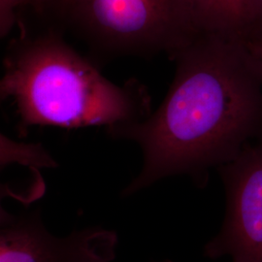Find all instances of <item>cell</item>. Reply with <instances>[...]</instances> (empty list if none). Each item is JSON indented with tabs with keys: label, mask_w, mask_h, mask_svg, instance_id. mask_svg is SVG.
<instances>
[{
	"label": "cell",
	"mask_w": 262,
	"mask_h": 262,
	"mask_svg": "<svg viewBox=\"0 0 262 262\" xmlns=\"http://www.w3.org/2000/svg\"><path fill=\"white\" fill-rule=\"evenodd\" d=\"M175 75L162 103L140 122L107 129L135 142L143 165L122 191L187 175L199 187L262 137V66L241 38L199 31L170 56Z\"/></svg>",
	"instance_id": "6da1fadb"
},
{
	"label": "cell",
	"mask_w": 262,
	"mask_h": 262,
	"mask_svg": "<svg viewBox=\"0 0 262 262\" xmlns=\"http://www.w3.org/2000/svg\"><path fill=\"white\" fill-rule=\"evenodd\" d=\"M0 94L13 101L21 130L34 125L110 129L140 122L151 113L143 84H114L54 32L11 42Z\"/></svg>",
	"instance_id": "7a4b0ae2"
},
{
	"label": "cell",
	"mask_w": 262,
	"mask_h": 262,
	"mask_svg": "<svg viewBox=\"0 0 262 262\" xmlns=\"http://www.w3.org/2000/svg\"><path fill=\"white\" fill-rule=\"evenodd\" d=\"M52 5L102 56H171L199 32L186 0H55Z\"/></svg>",
	"instance_id": "3957f363"
},
{
	"label": "cell",
	"mask_w": 262,
	"mask_h": 262,
	"mask_svg": "<svg viewBox=\"0 0 262 262\" xmlns=\"http://www.w3.org/2000/svg\"><path fill=\"white\" fill-rule=\"evenodd\" d=\"M217 170L225 187V216L204 253L212 259L262 262V137Z\"/></svg>",
	"instance_id": "277c9868"
},
{
	"label": "cell",
	"mask_w": 262,
	"mask_h": 262,
	"mask_svg": "<svg viewBox=\"0 0 262 262\" xmlns=\"http://www.w3.org/2000/svg\"><path fill=\"white\" fill-rule=\"evenodd\" d=\"M0 262H112L118 236L91 227L64 238L51 234L39 211L12 215L1 210Z\"/></svg>",
	"instance_id": "5b68a950"
},
{
	"label": "cell",
	"mask_w": 262,
	"mask_h": 262,
	"mask_svg": "<svg viewBox=\"0 0 262 262\" xmlns=\"http://www.w3.org/2000/svg\"><path fill=\"white\" fill-rule=\"evenodd\" d=\"M241 1L186 0L198 31L217 32L239 38H241Z\"/></svg>",
	"instance_id": "8992f818"
},
{
	"label": "cell",
	"mask_w": 262,
	"mask_h": 262,
	"mask_svg": "<svg viewBox=\"0 0 262 262\" xmlns=\"http://www.w3.org/2000/svg\"><path fill=\"white\" fill-rule=\"evenodd\" d=\"M262 37V0L241 1V38L244 41Z\"/></svg>",
	"instance_id": "52a82bcc"
},
{
	"label": "cell",
	"mask_w": 262,
	"mask_h": 262,
	"mask_svg": "<svg viewBox=\"0 0 262 262\" xmlns=\"http://www.w3.org/2000/svg\"><path fill=\"white\" fill-rule=\"evenodd\" d=\"M16 0H0V32L2 36L9 33L17 23Z\"/></svg>",
	"instance_id": "ba28073f"
},
{
	"label": "cell",
	"mask_w": 262,
	"mask_h": 262,
	"mask_svg": "<svg viewBox=\"0 0 262 262\" xmlns=\"http://www.w3.org/2000/svg\"><path fill=\"white\" fill-rule=\"evenodd\" d=\"M55 0H16L15 2V8L18 15V11L19 8L25 6H33L36 8H43L45 6L52 5Z\"/></svg>",
	"instance_id": "9c48e42d"
},
{
	"label": "cell",
	"mask_w": 262,
	"mask_h": 262,
	"mask_svg": "<svg viewBox=\"0 0 262 262\" xmlns=\"http://www.w3.org/2000/svg\"><path fill=\"white\" fill-rule=\"evenodd\" d=\"M246 45L250 49L253 56H255L262 66V37L245 41Z\"/></svg>",
	"instance_id": "30bf717a"
},
{
	"label": "cell",
	"mask_w": 262,
	"mask_h": 262,
	"mask_svg": "<svg viewBox=\"0 0 262 262\" xmlns=\"http://www.w3.org/2000/svg\"><path fill=\"white\" fill-rule=\"evenodd\" d=\"M158 262H173V261H171V260H169V259H166V260H162V261H158Z\"/></svg>",
	"instance_id": "8fae6325"
}]
</instances>
